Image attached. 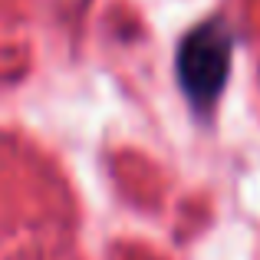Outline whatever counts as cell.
I'll use <instances>...</instances> for the list:
<instances>
[{
	"instance_id": "cell-1",
	"label": "cell",
	"mask_w": 260,
	"mask_h": 260,
	"mask_svg": "<svg viewBox=\"0 0 260 260\" xmlns=\"http://www.w3.org/2000/svg\"><path fill=\"white\" fill-rule=\"evenodd\" d=\"M231 66V37L221 23H204L178 50V76L191 99L201 106L221 92Z\"/></svg>"
}]
</instances>
